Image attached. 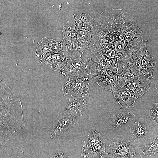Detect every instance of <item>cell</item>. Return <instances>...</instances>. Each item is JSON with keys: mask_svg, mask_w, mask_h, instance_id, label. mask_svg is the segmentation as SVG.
I'll return each mask as SVG.
<instances>
[{"mask_svg": "<svg viewBox=\"0 0 158 158\" xmlns=\"http://www.w3.org/2000/svg\"><path fill=\"white\" fill-rule=\"evenodd\" d=\"M93 31L87 30L79 31L77 35V39L82 46L83 55L88 49L92 39Z\"/></svg>", "mask_w": 158, "mask_h": 158, "instance_id": "20", "label": "cell"}, {"mask_svg": "<svg viewBox=\"0 0 158 158\" xmlns=\"http://www.w3.org/2000/svg\"><path fill=\"white\" fill-rule=\"evenodd\" d=\"M127 126L129 127L130 130L127 141L130 145H142L151 137L149 124L144 118L134 117Z\"/></svg>", "mask_w": 158, "mask_h": 158, "instance_id": "5", "label": "cell"}, {"mask_svg": "<svg viewBox=\"0 0 158 158\" xmlns=\"http://www.w3.org/2000/svg\"><path fill=\"white\" fill-rule=\"evenodd\" d=\"M62 50V42L44 38L38 43L36 53L37 56L39 57L45 54Z\"/></svg>", "mask_w": 158, "mask_h": 158, "instance_id": "15", "label": "cell"}, {"mask_svg": "<svg viewBox=\"0 0 158 158\" xmlns=\"http://www.w3.org/2000/svg\"><path fill=\"white\" fill-rule=\"evenodd\" d=\"M41 57L49 68L61 73L69 59L63 50L45 54Z\"/></svg>", "mask_w": 158, "mask_h": 158, "instance_id": "9", "label": "cell"}, {"mask_svg": "<svg viewBox=\"0 0 158 158\" xmlns=\"http://www.w3.org/2000/svg\"><path fill=\"white\" fill-rule=\"evenodd\" d=\"M79 30L75 20L73 18L66 23L62 30L63 40H67L76 37Z\"/></svg>", "mask_w": 158, "mask_h": 158, "instance_id": "19", "label": "cell"}, {"mask_svg": "<svg viewBox=\"0 0 158 158\" xmlns=\"http://www.w3.org/2000/svg\"><path fill=\"white\" fill-rule=\"evenodd\" d=\"M76 120L74 116L63 111L57 116L50 133L51 138L61 137L69 128L74 126Z\"/></svg>", "mask_w": 158, "mask_h": 158, "instance_id": "7", "label": "cell"}, {"mask_svg": "<svg viewBox=\"0 0 158 158\" xmlns=\"http://www.w3.org/2000/svg\"><path fill=\"white\" fill-rule=\"evenodd\" d=\"M145 42L142 31L130 13L110 9L104 11L95 20L88 52L95 61L109 58L123 63L139 51Z\"/></svg>", "mask_w": 158, "mask_h": 158, "instance_id": "1", "label": "cell"}, {"mask_svg": "<svg viewBox=\"0 0 158 158\" xmlns=\"http://www.w3.org/2000/svg\"><path fill=\"white\" fill-rule=\"evenodd\" d=\"M158 103L152 104L149 109V116L150 119L154 123L158 124Z\"/></svg>", "mask_w": 158, "mask_h": 158, "instance_id": "21", "label": "cell"}, {"mask_svg": "<svg viewBox=\"0 0 158 158\" xmlns=\"http://www.w3.org/2000/svg\"><path fill=\"white\" fill-rule=\"evenodd\" d=\"M73 17L76 22L79 31H93L95 20L89 14L83 13L79 14H74Z\"/></svg>", "mask_w": 158, "mask_h": 158, "instance_id": "17", "label": "cell"}, {"mask_svg": "<svg viewBox=\"0 0 158 158\" xmlns=\"http://www.w3.org/2000/svg\"><path fill=\"white\" fill-rule=\"evenodd\" d=\"M150 82V80L139 78L126 85L133 92L137 99L149 91Z\"/></svg>", "mask_w": 158, "mask_h": 158, "instance_id": "18", "label": "cell"}, {"mask_svg": "<svg viewBox=\"0 0 158 158\" xmlns=\"http://www.w3.org/2000/svg\"><path fill=\"white\" fill-rule=\"evenodd\" d=\"M141 158H158V136L151 137L139 147H135Z\"/></svg>", "mask_w": 158, "mask_h": 158, "instance_id": "13", "label": "cell"}, {"mask_svg": "<svg viewBox=\"0 0 158 158\" xmlns=\"http://www.w3.org/2000/svg\"><path fill=\"white\" fill-rule=\"evenodd\" d=\"M111 117V129L114 131L127 126L135 115L130 110L121 107L116 111H109Z\"/></svg>", "mask_w": 158, "mask_h": 158, "instance_id": "10", "label": "cell"}, {"mask_svg": "<svg viewBox=\"0 0 158 158\" xmlns=\"http://www.w3.org/2000/svg\"><path fill=\"white\" fill-rule=\"evenodd\" d=\"M63 50L69 59L82 57L83 52L81 45L76 37L63 40Z\"/></svg>", "mask_w": 158, "mask_h": 158, "instance_id": "14", "label": "cell"}, {"mask_svg": "<svg viewBox=\"0 0 158 158\" xmlns=\"http://www.w3.org/2000/svg\"><path fill=\"white\" fill-rule=\"evenodd\" d=\"M107 140L98 130L89 133L82 140L81 156L84 158H101Z\"/></svg>", "mask_w": 158, "mask_h": 158, "instance_id": "4", "label": "cell"}, {"mask_svg": "<svg viewBox=\"0 0 158 158\" xmlns=\"http://www.w3.org/2000/svg\"><path fill=\"white\" fill-rule=\"evenodd\" d=\"M92 81L90 75L66 77L62 86L63 93L67 99L89 98L90 85Z\"/></svg>", "mask_w": 158, "mask_h": 158, "instance_id": "3", "label": "cell"}, {"mask_svg": "<svg viewBox=\"0 0 158 158\" xmlns=\"http://www.w3.org/2000/svg\"><path fill=\"white\" fill-rule=\"evenodd\" d=\"M156 66L155 60L149 54L146 48L141 59L139 78L150 80Z\"/></svg>", "mask_w": 158, "mask_h": 158, "instance_id": "12", "label": "cell"}, {"mask_svg": "<svg viewBox=\"0 0 158 158\" xmlns=\"http://www.w3.org/2000/svg\"><path fill=\"white\" fill-rule=\"evenodd\" d=\"M61 74L65 77L90 75L88 63L82 57L69 59Z\"/></svg>", "mask_w": 158, "mask_h": 158, "instance_id": "8", "label": "cell"}, {"mask_svg": "<svg viewBox=\"0 0 158 158\" xmlns=\"http://www.w3.org/2000/svg\"><path fill=\"white\" fill-rule=\"evenodd\" d=\"M135 155V150L132 145L113 139L107 142L105 151L101 158H133Z\"/></svg>", "mask_w": 158, "mask_h": 158, "instance_id": "6", "label": "cell"}, {"mask_svg": "<svg viewBox=\"0 0 158 158\" xmlns=\"http://www.w3.org/2000/svg\"><path fill=\"white\" fill-rule=\"evenodd\" d=\"M113 94L121 107L127 109L135 106L137 98L126 85L119 87Z\"/></svg>", "mask_w": 158, "mask_h": 158, "instance_id": "11", "label": "cell"}, {"mask_svg": "<svg viewBox=\"0 0 158 158\" xmlns=\"http://www.w3.org/2000/svg\"><path fill=\"white\" fill-rule=\"evenodd\" d=\"M52 158H65L63 153L61 152H57L54 154Z\"/></svg>", "mask_w": 158, "mask_h": 158, "instance_id": "22", "label": "cell"}, {"mask_svg": "<svg viewBox=\"0 0 158 158\" xmlns=\"http://www.w3.org/2000/svg\"><path fill=\"white\" fill-rule=\"evenodd\" d=\"M23 111L20 100L0 80V148L6 145L14 133L25 128Z\"/></svg>", "mask_w": 158, "mask_h": 158, "instance_id": "2", "label": "cell"}, {"mask_svg": "<svg viewBox=\"0 0 158 158\" xmlns=\"http://www.w3.org/2000/svg\"><path fill=\"white\" fill-rule=\"evenodd\" d=\"M87 105L86 99H70L64 107L63 111L74 116L82 115Z\"/></svg>", "mask_w": 158, "mask_h": 158, "instance_id": "16", "label": "cell"}]
</instances>
